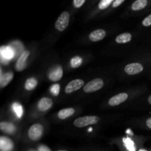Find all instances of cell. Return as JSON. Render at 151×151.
Returning <instances> with one entry per match:
<instances>
[{"instance_id": "1", "label": "cell", "mask_w": 151, "mask_h": 151, "mask_svg": "<svg viewBox=\"0 0 151 151\" xmlns=\"http://www.w3.org/2000/svg\"><path fill=\"white\" fill-rule=\"evenodd\" d=\"M99 120H100V117L97 116H85L77 118L74 122V125L78 128H84V127L97 123Z\"/></svg>"}, {"instance_id": "2", "label": "cell", "mask_w": 151, "mask_h": 151, "mask_svg": "<svg viewBox=\"0 0 151 151\" xmlns=\"http://www.w3.org/2000/svg\"><path fill=\"white\" fill-rule=\"evenodd\" d=\"M104 86V82L100 78H95L89 81L83 87V91L86 93H91L101 89Z\"/></svg>"}, {"instance_id": "3", "label": "cell", "mask_w": 151, "mask_h": 151, "mask_svg": "<svg viewBox=\"0 0 151 151\" xmlns=\"http://www.w3.org/2000/svg\"><path fill=\"white\" fill-rule=\"evenodd\" d=\"M69 19H70V16L68 12L64 11L60 15L58 18L57 21L55 24V27L56 29H58L60 32L64 30L66 27H68L69 23Z\"/></svg>"}, {"instance_id": "4", "label": "cell", "mask_w": 151, "mask_h": 151, "mask_svg": "<svg viewBox=\"0 0 151 151\" xmlns=\"http://www.w3.org/2000/svg\"><path fill=\"white\" fill-rule=\"evenodd\" d=\"M44 133V127L41 124H34L29 128L28 131V136L29 139L33 141L38 140L43 135Z\"/></svg>"}, {"instance_id": "5", "label": "cell", "mask_w": 151, "mask_h": 151, "mask_svg": "<svg viewBox=\"0 0 151 151\" xmlns=\"http://www.w3.org/2000/svg\"><path fill=\"white\" fill-rule=\"evenodd\" d=\"M0 53H1V61L3 63H7L10 59H12L14 57L15 50L13 47L3 46V47H1Z\"/></svg>"}, {"instance_id": "6", "label": "cell", "mask_w": 151, "mask_h": 151, "mask_svg": "<svg viewBox=\"0 0 151 151\" xmlns=\"http://www.w3.org/2000/svg\"><path fill=\"white\" fill-rule=\"evenodd\" d=\"M84 85V81L81 79H76L73 80V81H70L69 83L66 85V88H65V92L66 94H71V93L74 92V91L79 90Z\"/></svg>"}, {"instance_id": "7", "label": "cell", "mask_w": 151, "mask_h": 151, "mask_svg": "<svg viewBox=\"0 0 151 151\" xmlns=\"http://www.w3.org/2000/svg\"><path fill=\"white\" fill-rule=\"evenodd\" d=\"M144 69L142 65L139 63H129L125 67V72L129 75H137V74L142 72Z\"/></svg>"}, {"instance_id": "8", "label": "cell", "mask_w": 151, "mask_h": 151, "mask_svg": "<svg viewBox=\"0 0 151 151\" xmlns=\"http://www.w3.org/2000/svg\"><path fill=\"white\" fill-rule=\"evenodd\" d=\"M128 98V94L127 93H119L110 98V100H109V104L110 106H118V105L124 103Z\"/></svg>"}, {"instance_id": "9", "label": "cell", "mask_w": 151, "mask_h": 151, "mask_svg": "<svg viewBox=\"0 0 151 151\" xmlns=\"http://www.w3.org/2000/svg\"><path fill=\"white\" fill-rule=\"evenodd\" d=\"M29 53L30 52H29V51H28V50H25V51H24L22 53L21 56L19 57V60H17V63H16V69H17V71L21 72V71H22L23 69H25V67H26V62L28 57H29Z\"/></svg>"}, {"instance_id": "10", "label": "cell", "mask_w": 151, "mask_h": 151, "mask_svg": "<svg viewBox=\"0 0 151 151\" xmlns=\"http://www.w3.org/2000/svg\"><path fill=\"white\" fill-rule=\"evenodd\" d=\"M106 32L103 29H97L92 31L88 35V38L92 42H97V41H101L106 37Z\"/></svg>"}, {"instance_id": "11", "label": "cell", "mask_w": 151, "mask_h": 151, "mask_svg": "<svg viewBox=\"0 0 151 151\" xmlns=\"http://www.w3.org/2000/svg\"><path fill=\"white\" fill-rule=\"evenodd\" d=\"M62 76H63V69L60 66H56L49 73V78L50 81H54V82L60 81Z\"/></svg>"}, {"instance_id": "12", "label": "cell", "mask_w": 151, "mask_h": 151, "mask_svg": "<svg viewBox=\"0 0 151 151\" xmlns=\"http://www.w3.org/2000/svg\"><path fill=\"white\" fill-rule=\"evenodd\" d=\"M13 141L10 139L5 137H1L0 138V149L1 151H12L13 150Z\"/></svg>"}, {"instance_id": "13", "label": "cell", "mask_w": 151, "mask_h": 151, "mask_svg": "<svg viewBox=\"0 0 151 151\" xmlns=\"http://www.w3.org/2000/svg\"><path fill=\"white\" fill-rule=\"evenodd\" d=\"M53 102L51 98L49 97H43L39 100L38 103V108L41 111H46L49 110L52 106Z\"/></svg>"}, {"instance_id": "14", "label": "cell", "mask_w": 151, "mask_h": 151, "mask_svg": "<svg viewBox=\"0 0 151 151\" xmlns=\"http://www.w3.org/2000/svg\"><path fill=\"white\" fill-rule=\"evenodd\" d=\"M13 74L12 72H7L5 74H2L1 72L0 77V86L1 88H4L9 84V83L13 80Z\"/></svg>"}, {"instance_id": "15", "label": "cell", "mask_w": 151, "mask_h": 151, "mask_svg": "<svg viewBox=\"0 0 151 151\" xmlns=\"http://www.w3.org/2000/svg\"><path fill=\"white\" fill-rule=\"evenodd\" d=\"M0 128L3 132L6 133V134H13L16 131V127L13 123L7 122H1L0 123Z\"/></svg>"}, {"instance_id": "16", "label": "cell", "mask_w": 151, "mask_h": 151, "mask_svg": "<svg viewBox=\"0 0 151 151\" xmlns=\"http://www.w3.org/2000/svg\"><path fill=\"white\" fill-rule=\"evenodd\" d=\"M75 109L72 108H68V109H63L60 110L58 114V116L60 119H65L69 116H72L75 114Z\"/></svg>"}, {"instance_id": "17", "label": "cell", "mask_w": 151, "mask_h": 151, "mask_svg": "<svg viewBox=\"0 0 151 151\" xmlns=\"http://www.w3.org/2000/svg\"><path fill=\"white\" fill-rule=\"evenodd\" d=\"M132 38V35L129 32H124L120 34L116 38V42L117 44H125L130 42Z\"/></svg>"}, {"instance_id": "18", "label": "cell", "mask_w": 151, "mask_h": 151, "mask_svg": "<svg viewBox=\"0 0 151 151\" xmlns=\"http://www.w3.org/2000/svg\"><path fill=\"white\" fill-rule=\"evenodd\" d=\"M148 1L147 0H137V1H134L131 5V9L134 11H138V10H142L147 5Z\"/></svg>"}, {"instance_id": "19", "label": "cell", "mask_w": 151, "mask_h": 151, "mask_svg": "<svg viewBox=\"0 0 151 151\" xmlns=\"http://www.w3.org/2000/svg\"><path fill=\"white\" fill-rule=\"evenodd\" d=\"M37 84H38V81L35 78H28L24 84L25 89L27 91H31L37 86Z\"/></svg>"}, {"instance_id": "20", "label": "cell", "mask_w": 151, "mask_h": 151, "mask_svg": "<svg viewBox=\"0 0 151 151\" xmlns=\"http://www.w3.org/2000/svg\"><path fill=\"white\" fill-rule=\"evenodd\" d=\"M12 108H13V111L15 112L16 116L19 118H21L23 116V108H22V105L19 103H13L12 105Z\"/></svg>"}, {"instance_id": "21", "label": "cell", "mask_w": 151, "mask_h": 151, "mask_svg": "<svg viewBox=\"0 0 151 151\" xmlns=\"http://www.w3.org/2000/svg\"><path fill=\"white\" fill-rule=\"evenodd\" d=\"M123 143L128 151H136V146L133 140L130 138L123 139Z\"/></svg>"}, {"instance_id": "22", "label": "cell", "mask_w": 151, "mask_h": 151, "mask_svg": "<svg viewBox=\"0 0 151 151\" xmlns=\"http://www.w3.org/2000/svg\"><path fill=\"white\" fill-rule=\"evenodd\" d=\"M83 59L80 56H75L72 58L70 60V64L72 68H78L82 64Z\"/></svg>"}, {"instance_id": "23", "label": "cell", "mask_w": 151, "mask_h": 151, "mask_svg": "<svg viewBox=\"0 0 151 151\" xmlns=\"http://www.w3.org/2000/svg\"><path fill=\"white\" fill-rule=\"evenodd\" d=\"M112 2H114L112 0H102L99 2L98 4V8L100 10H105L107 7H109V6L111 4Z\"/></svg>"}, {"instance_id": "24", "label": "cell", "mask_w": 151, "mask_h": 151, "mask_svg": "<svg viewBox=\"0 0 151 151\" xmlns=\"http://www.w3.org/2000/svg\"><path fill=\"white\" fill-rule=\"evenodd\" d=\"M60 86L59 84L55 83L54 85H52L51 86V88H50V91H51L52 94L55 96H58L59 94V92H60Z\"/></svg>"}, {"instance_id": "25", "label": "cell", "mask_w": 151, "mask_h": 151, "mask_svg": "<svg viewBox=\"0 0 151 151\" xmlns=\"http://www.w3.org/2000/svg\"><path fill=\"white\" fill-rule=\"evenodd\" d=\"M142 25L145 27H149L151 25V14L145 18L142 21Z\"/></svg>"}, {"instance_id": "26", "label": "cell", "mask_w": 151, "mask_h": 151, "mask_svg": "<svg viewBox=\"0 0 151 151\" xmlns=\"http://www.w3.org/2000/svg\"><path fill=\"white\" fill-rule=\"evenodd\" d=\"M85 2V0H75V1H73V4L74 6H75V7L79 8V7H81Z\"/></svg>"}, {"instance_id": "27", "label": "cell", "mask_w": 151, "mask_h": 151, "mask_svg": "<svg viewBox=\"0 0 151 151\" xmlns=\"http://www.w3.org/2000/svg\"><path fill=\"white\" fill-rule=\"evenodd\" d=\"M124 1H125V0H116V1H114L113 2V7H117L118 6L120 5L121 4H122Z\"/></svg>"}, {"instance_id": "28", "label": "cell", "mask_w": 151, "mask_h": 151, "mask_svg": "<svg viewBox=\"0 0 151 151\" xmlns=\"http://www.w3.org/2000/svg\"><path fill=\"white\" fill-rule=\"evenodd\" d=\"M38 151H51V150L46 145H40L38 147Z\"/></svg>"}, {"instance_id": "29", "label": "cell", "mask_w": 151, "mask_h": 151, "mask_svg": "<svg viewBox=\"0 0 151 151\" xmlns=\"http://www.w3.org/2000/svg\"><path fill=\"white\" fill-rule=\"evenodd\" d=\"M146 125H147V128H149L150 129H151V117L148 118L146 121Z\"/></svg>"}, {"instance_id": "30", "label": "cell", "mask_w": 151, "mask_h": 151, "mask_svg": "<svg viewBox=\"0 0 151 151\" xmlns=\"http://www.w3.org/2000/svg\"><path fill=\"white\" fill-rule=\"evenodd\" d=\"M126 133H127V134H131V136H133V133H132V131H131V129L127 130Z\"/></svg>"}, {"instance_id": "31", "label": "cell", "mask_w": 151, "mask_h": 151, "mask_svg": "<svg viewBox=\"0 0 151 151\" xmlns=\"http://www.w3.org/2000/svg\"><path fill=\"white\" fill-rule=\"evenodd\" d=\"M148 103H149V104L151 105V95L148 97Z\"/></svg>"}, {"instance_id": "32", "label": "cell", "mask_w": 151, "mask_h": 151, "mask_svg": "<svg viewBox=\"0 0 151 151\" xmlns=\"http://www.w3.org/2000/svg\"><path fill=\"white\" fill-rule=\"evenodd\" d=\"M139 151H147V150H143V149H140V150H139Z\"/></svg>"}, {"instance_id": "33", "label": "cell", "mask_w": 151, "mask_h": 151, "mask_svg": "<svg viewBox=\"0 0 151 151\" xmlns=\"http://www.w3.org/2000/svg\"><path fill=\"white\" fill-rule=\"evenodd\" d=\"M59 151H66V150H59Z\"/></svg>"}, {"instance_id": "34", "label": "cell", "mask_w": 151, "mask_h": 151, "mask_svg": "<svg viewBox=\"0 0 151 151\" xmlns=\"http://www.w3.org/2000/svg\"><path fill=\"white\" fill-rule=\"evenodd\" d=\"M31 151H33V150H31Z\"/></svg>"}]
</instances>
